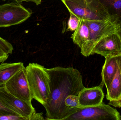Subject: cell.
<instances>
[{"label": "cell", "instance_id": "1", "mask_svg": "<svg viewBox=\"0 0 121 120\" xmlns=\"http://www.w3.org/2000/svg\"><path fill=\"white\" fill-rule=\"evenodd\" d=\"M50 79V97L43 105L46 120H65L80 108L67 107L65 101L70 95L78 96L85 88L81 73L73 67L46 68Z\"/></svg>", "mask_w": 121, "mask_h": 120}, {"label": "cell", "instance_id": "2", "mask_svg": "<svg viewBox=\"0 0 121 120\" xmlns=\"http://www.w3.org/2000/svg\"><path fill=\"white\" fill-rule=\"evenodd\" d=\"M26 68L32 99L44 105L50 95V79L46 68L34 63Z\"/></svg>", "mask_w": 121, "mask_h": 120}, {"label": "cell", "instance_id": "3", "mask_svg": "<svg viewBox=\"0 0 121 120\" xmlns=\"http://www.w3.org/2000/svg\"><path fill=\"white\" fill-rule=\"evenodd\" d=\"M69 13L84 20H102L110 17L100 0H61Z\"/></svg>", "mask_w": 121, "mask_h": 120}, {"label": "cell", "instance_id": "4", "mask_svg": "<svg viewBox=\"0 0 121 120\" xmlns=\"http://www.w3.org/2000/svg\"><path fill=\"white\" fill-rule=\"evenodd\" d=\"M88 25L90 36L87 43L81 49V53L88 57L95 46L100 40L107 36L117 31L119 21L116 16L102 20H85Z\"/></svg>", "mask_w": 121, "mask_h": 120}, {"label": "cell", "instance_id": "5", "mask_svg": "<svg viewBox=\"0 0 121 120\" xmlns=\"http://www.w3.org/2000/svg\"><path fill=\"white\" fill-rule=\"evenodd\" d=\"M121 120L116 109L102 102L97 105L80 108L65 120Z\"/></svg>", "mask_w": 121, "mask_h": 120}, {"label": "cell", "instance_id": "6", "mask_svg": "<svg viewBox=\"0 0 121 120\" xmlns=\"http://www.w3.org/2000/svg\"><path fill=\"white\" fill-rule=\"evenodd\" d=\"M32 13L30 9L13 1L0 5V27L21 24L29 18Z\"/></svg>", "mask_w": 121, "mask_h": 120}, {"label": "cell", "instance_id": "7", "mask_svg": "<svg viewBox=\"0 0 121 120\" xmlns=\"http://www.w3.org/2000/svg\"><path fill=\"white\" fill-rule=\"evenodd\" d=\"M10 94L23 101L32 103L30 87L27 77L26 68L24 67L9 79L4 86Z\"/></svg>", "mask_w": 121, "mask_h": 120}, {"label": "cell", "instance_id": "8", "mask_svg": "<svg viewBox=\"0 0 121 120\" xmlns=\"http://www.w3.org/2000/svg\"><path fill=\"white\" fill-rule=\"evenodd\" d=\"M0 100L7 108L27 120H30L32 114L35 111L32 103L15 97L9 93L4 86L0 87Z\"/></svg>", "mask_w": 121, "mask_h": 120}, {"label": "cell", "instance_id": "9", "mask_svg": "<svg viewBox=\"0 0 121 120\" xmlns=\"http://www.w3.org/2000/svg\"><path fill=\"white\" fill-rule=\"evenodd\" d=\"M95 54L105 58L121 54V40L118 31L100 40L93 48L91 55Z\"/></svg>", "mask_w": 121, "mask_h": 120}, {"label": "cell", "instance_id": "10", "mask_svg": "<svg viewBox=\"0 0 121 120\" xmlns=\"http://www.w3.org/2000/svg\"><path fill=\"white\" fill-rule=\"evenodd\" d=\"M104 85L102 84L92 88L85 87L80 92L78 96L81 108L97 105L103 102L104 94L102 90Z\"/></svg>", "mask_w": 121, "mask_h": 120}, {"label": "cell", "instance_id": "11", "mask_svg": "<svg viewBox=\"0 0 121 120\" xmlns=\"http://www.w3.org/2000/svg\"><path fill=\"white\" fill-rule=\"evenodd\" d=\"M105 63L101 73L102 81L108 89L121 64V54L108 56L105 57Z\"/></svg>", "mask_w": 121, "mask_h": 120}, {"label": "cell", "instance_id": "12", "mask_svg": "<svg viewBox=\"0 0 121 120\" xmlns=\"http://www.w3.org/2000/svg\"><path fill=\"white\" fill-rule=\"evenodd\" d=\"M109 104L115 107H121V64L113 79L106 96Z\"/></svg>", "mask_w": 121, "mask_h": 120}, {"label": "cell", "instance_id": "13", "mask_svg": "<svg viewBox=\"0 0 121 120\" xmlns=\"http://www.w3.org/2000/svg\"><path fill=\"white\" fill-rule=\"evenodd\" d=\"M22 62L2 63L0 64V87L6 82L18 71L24 67Z\"/></svg>", "mask_w": 121, "mask_h": 120}, {"label": "cell", "instance_id": "14", "mask_svg": "<svg viewBox=\"0 0 121 120\" xmlns=\"http://www.w3.org/2000/svg\"><path fill=\"white\" fill-rule=\"evenodd\" d=\"M89 36L88 25L85 20H80L78 27L72 35L71 38L74 43L81 48L89 41Z\"/></svg>", "mask_w": 121, "mask_h": 120}, {"label": "cell", "instance_id": "15", "mask_svg": "<svg viewBox=\"0 0 121 120\" xmlns=\"http://www.w3.org/2000/svg\"><path fill=\"white\" fill-rule=\"evenodd\" d=\"M107 10L110 16L118 18L121 21V0H100Z\"/></svg>", "mask_w": 121, "mask_h": 120}, {"label": "cell", "instance_id": "16", "mask_svg": "<svg viewBox=\"0 0 121 120\" xmlns=\"http://www.w3.org/2000/svg\"><path fill=\"white\" fill-rule=\"evenodd\" d=\"M70 16L67 23V28L66 31H74L79 24L80 20L74 14L70 13Z\"/></svg>", "mask_w": 121, "mask_h": 120}, {"label": "cell", "instance_id": "17", "mask_svg": "<svg viewBox=\"0 0 121 120\" xmlns=\"http://www.w3.org/2000/svg\"><path fill=\"white\" fill-rule=\"evenodd\" d=\"M65 104L67 107L70 108H80L79 104L78 96L70 95L65 99Z\"/></svg>", "mask_w": 121, "mask_h": 120}, {"label": "cell", "instance_id": "18", "mask_svg": "<svg viewBox=\"0 0 121 120\" xmlns=\"http://www.w3.org/2000/svg\"><path fill=\"white\" fill-rule=\"evenodd\" d=\"M0 47L6 53L11 54L13 53V45L8 41L0 37Z\"/></svg>", "mask_w": 121, "mask_h": 120}, {"label": "cell", "instance_id": "19", "mask_svg": "<svg viewBox=\"0 0 121 120\" xmlns=\"http://www.w3.org/2000/svg\"><path fill=\"white\" fill-rule=\"evenodd\" d=\"M8 115H19L13 111L7 108L0 100V116Z\"/></svg>", "mask_w": 121, "mask_h": 120}, {"label": "cell", "instance_id": "20", "mask_svg": "<svg viewBox=\"0 0 121 120\" xmlns=\"http://www.w3.org/2000/svg\"><path fill=\"white\" fill-rule=\"evenodd\" d=\"M1 120H27L26 118L19 115H8L0 116Z\"/></svg>", "mask_w": 121, "mask_h": 120}, {"label": "cell", "instance_id": "21", "mask_svg": "<svg viewBox=\"0 0 121 120\" xmlns=\"http://www.w3.org/2000/svg\"><path fill=\"white\" fill-rule=\"evenodd\" d=\"M44 120L43 116V113H37L35 111L32 114L30 120Z\"/></svg>", "mask_w": 121, "mask_h": 120}, {"label": "cell", "instance_id": "22", "mask_svg": "<svg viewBox=\"0 0 121 120\" xmlns=\"http://www.w3.org/2000/svg\"><path fill=\"white\" fill-rule=\"evenodd\" d=\"M3 1H5L6 0H2ZM13 2H16L18 3L21 4L23 2H32L37 5H39L41 4L42 0H11Z\"/></svg>", "mask_w": 121, "mask_h": 120}, {"label": "cell", "instance_id": "23", "mask_svg": "<svg viewBox=\"0 0 121 120\" xmlns=\"http://www.w3.org/2000/svg\"><path fill=\"white\" fill-rule=\"evenodd\" d=\"M9 56V54L6 53L0 47V62L6 60Z\"/></svg>", "mask_w": 121, "mask_h": 120}, {"label": "cell", "instance_id": "24", "mask_svg": "<svg viewBox=\"0 0 121 120\" xmlns=\"http://www.w3.org/2000/svg\"><path fill=\"white\" fill-rule=\"evenodd\" d=\"M118 32L120 36L121 40V21L119 23V24L118 30Z\"/></svg>", "mask_w": 121, "mask_h": 120}]
</instances>
